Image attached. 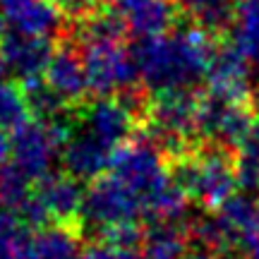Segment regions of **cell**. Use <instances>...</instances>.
Returning <instances> with one entry per match:
<instances>
[{
	"label": "cell",
	"instance_id": "6da1fadb",
	"mask_svg": "<svg viewBox=\"0 0 259 259\" xmlns=\"http://www.w3.org/2000/svg\"><path fill=\"white\" fill-rule=\"evenodd\" d=\"M213 44L204 29H168L132 48L139 79L154 94L183 92L209 72Z\"/></svg>",
	"mask_w": 259,
	"mask_h": 259
},
{
	"label": "cell",
	"instance_id": "7a4b0ae2",
	"mask_svg": "<svg viewBox=\"0 0 259 259\" xmlns=\"http://www.w3.org/2000/svg\"><path fill=\"white\" fill-rule=\"evenodd\" d=\"M79 53L89 92L96 96H120L139 79L135 56L122 38H82Z\"/></svg>",
	"mask_w": 259,
	"mask_h": 259
},
{
	"label": "cell",
	"instance_id": "3957f363",
	"mask_svg": "<svg viewBox=\"0 0 259 259\" xmlns=\"http://www.w3.org/2000/svg\"><path fill=\"white\" fill-rule=\"evenodd\" d=\"M176 176L192 199L213 211L228 202L235 194V187L240 185L235 156H228L219 149L192 154L180 163V170Z\"/></svg>",
	"mask_w": 259,
	"mask_h": 259
},
{
	"label": "cell",
	"instance_id": "277c9868",
	"mask_svg": "<svg viewBox=\"0 0 259 259\" xmlns=\"http://www.w3.org/2000/svg\"><path fill=\"white\" fill-rule=\"evenodd\" d=\"M65 139H67V130L56 120H46V118L29 120L12 132L10 163L31 183H38L51 176L56 158L63 156Z\"/></svg>",
	"mask_w": 259,
	"mask_h": 259
},
{
	"label": "cell",
	"instance_id": "5b68a950",
	"mask_svg": "<svg viewBox=\"0 0 259 259\" xmlns=\"http://www.w3.org/2000/svg\"><path fill=\"white\" fill-rule=\"evenodd\" d=\"M84 192L72 176H46L34 183L27 202L22 204L17 216L22 221L41 226V223H67L77 213H82Z\"/></svg>",
	"mask_w": 259,
	"mask_h": 259
},
{
	"label": "cell",
	"instance_id": "8992f818",
	"mask_svg": "<svg viewBox=\"0 0 259 259\" xmlns=\"http://www.w3.org/2000/svg\"><path fill=\"white\" fill-rule=\"evenodd\" d=\"M257 122L247 99L209 92L199 106V135L219 147L235 149Z\"/></svg>",
	"mask_w": 259,
	"mask_h": 259
},
{
	"label": "cell",
	"instance_id": "52a82bcc",
	"mask_svg": "<svg viewBox=\"0 0 259 259\" xmlns=\"http://www.w3.org/2000/svg\"><path fill=\"white\" fill-rule=\"evenodd\" d=\"M199 106L202 99H197L192 89L156 94L147 108L154 137L163 139L170 147H180L199 135Z\"/></svg>",
	"mask_w": 259,
	"mask_h": 259
},
{
	"label": "cell",
	"instance_id": "ba28073f",
	"mask_svg": "<svg viewBox=\"0 0 259 259\" xmlns=\"http://www.w3.org/2000/svg\"><path fill=\"white\" fill-rule=\"evenodd\" d=\"M77 127L118 151L135 132V111L120 96H96V101L84 108Z\"/></svg>",
	"mask_w": 259,
	"mask_h": 259
},
{
	"label": "cell",
	"instance_id": "9c48e42d",
	"mask_svg": "<svg viewBox=\"0 0 259 259\" xmlns=\"http://www.w3.org/2000/svg\"><path fill=\"white\" fill-rule=\"evenodd\" d=\"M0 56L5 60L8 72L24 82H31L46 72L48 63L53 58V44L48 41V36L8 31L0 41Z\"/></svg>",
	"mask_w": 259,
	"mask_h": 259
},
{
	"label": "cell",
	"instance_id": "30bf717a",
	"mask_svg": "<svg viewBox=\"0 0 259 259\" xmlns=\"http://www.w3.org/2000/svg\"><path fill=\"white\" fill-rule=\"evenodd\" d=\"M108 5L113 15L122 22L125 31L137 38L168 31L178 12L173 0H108Z\"/></svg>",
	"mask_w": 259,
	"mask_h": 259
},
{
	"label": "cell",
	"instance_id": "8fae6325",
	"mask_svg": "<svg viewBox=\"0 0 259 259\" xmlns=\"http://www.w3.org/2000/svg\"><path fill=\"white\" fill-rule=\"evenodd\" d=\"M113 156L115 151L92 137L89 132L79 127L67 132V139L63 144V163L67 173L77 180H96L103 176V170L111 168Z\"/></svg>",
	"mask_w": 259,
	"mask_h": 259
},
{
	"label": "cell",
	"instance_id": "7c38bea8",
	"mask_svg": "<svg viewBox=\"0 0 259 259\" xmlns=\"http://www.w3.org/2000/svg\"><path fill=\"white\" fill-rule=\"evenodd\" d=\"M0 12L10 31L31 36H51L63 22L53 0H0Z\"/></svg>",
	"mask_w": 259,
	"mask_h": 259
},
{
	"label": "cell",
	"instance_id": "4fadbf2b",
	"mask_svg": "<svg viewBox=\"0 0 259 259\" xmlns=\"http://www.w3.org/2000/svg\"><path fill=\"white\" fill-rule=\"evenodd\" d=\"M44 82L56 94L63 106L82 101V96L89 92L82 53H77L67 46L53 51V58H51L46 72H44Z\"/></svg>",
	"mask_w": 259,
	"mask_h": 259
},
{
	"label": "cell",
	"instance_id": "5bb4252c",
	"mask_svg": "<svg viewBox=\"0 0 259 259\" xmlns=\"http://www.w3.org/2000/svg\"><path fill=\"white\" fill-rule=\"evenodd\" d=\"M209 92L233 96V99H250V60L235 46L216 48L209 63Z\"/></svg>",
	"mask_w": 259,
	"mask_h": 259
},
{
	"label": "cell",
	"instance_id": "9a60e30c",
	"mask_svg": "<svg viewBox=\"0 0 259 259\" xmlns=\"http://www.w3.org/2000/svg\"><path fill=\"white\" fill-rule=\"evenodd\" d=\"M187 252V231H183L178 221H154L142 238L144 259H185Z\"/></svg>",
	"mask_w": 259,
	"mask_h": 259
},
{
	"label": "cell",
	"instance_id": "2e32d148",
	"mask_svg": "<svg viewBox=\"0 0 259 259\" xmlns=\"http://www.w3.org/2000/svg\"><path fill=\"white\" fill-rule=\"evenodd\" d=\"M29 259H92L70 228L53 226L36 233L29 242Z\"/></svg>",
	"mask_w": 259,
	"mask_h": 259
},
{
	"label": "cell",
	"instance_id": "e0dca14e",
	"mask_svg": "<svg viewBox=\"0 0 259 259\" xmlns=\"http://www.w3.org/2000/svg\"><path fill=\"white\" fill-rule=\"evenodd\" d=\"M233 44L250 63L259 65V0H238L231 22Z\"/></svg>",
	"mask_w": 259,
	"mask_h": 259
},
{
	"label": "cell",
	"instance_id": "ac0fdd59",
	"mask_svg": "<svg viewBox=\"0 0 259 259\" xmlns=\"http://www.w3.org/2000/svg\"><path fill=\"white\" fill-rule=\"evenodd\" d=\"M235 5L238 0H178V8L206 34L231 24Z\"/></svg>",
	"mask_w": 259,
	"mask_h": 259
},
{
	"label": "cell",
	"instance_id": "d6986e66",
	"mask_svg": "<svg viewBox=\"0 0 259 259\" xmlns=\"http://www.w3.org/2000/svg\"><path fill=\"white\" fill-rule=\"evenodd\" d=\"M235 166L240 187H245L247 192H259V118L235 147Z\"/></svg>",
	"mask_w": 259,
	"mask_h": 259
},
{
	"label": "cell",
	"instance_id": "ffe728a7",
	"mask_svg": "<svg viewBox=\"0 0 259 259\" xmlns=\"http://www.w3.org/2000/svg\"><path fill=\"white\" fill-rule=\"evenodd\" d=\"M31 120L27 92L10 82H0V130L15 132Z\"/></svg>",
	"mask_w": 259,
	"mask_h": 259
},
{
	"label": "cell",
	"instance_id": "44dd1931",
	"mask_svg": "<svg viewBox=\"0 0 259 259\" xmlns=\"http://www.w3.org/2000/svg\"><path fill=\"white\" fill-rule=\"evenodd\" d=\"M29 238L15 211H0V259H29Z\"/></svg>",
	"mask_w": 259,
	"mask_h": 259
},
{
	"label": "cell",
	"instance_id": "7402d4cb",
	"mask_svg": "<svg viewBox=\"0 0 259 259\" xmlns=\"http://www.w3.org/2000/svg\"><path fill=\"white\" fill-rule=\"evenodd\" d=\"M31 187H34V183L27 176H22L12 163H5L0 168V204L8 211L17 213L22 209V204L27 202Z\"/></svg>",
	"mask_w": 259,
	"mask_h": 259
},
{
	"label": "cell",
	"instance_id": "603a6c76",
	"mask_svg": "<svg viewBox=\"0 0 259 259\" xmlns=\"http://www.w3.org/2000/svg\"><path fill=\"white\" fill-rule=\"evenodd\" d=\"M92 259H144V254L132 250V245H122V242H111L101 245L92 252Z\"/></svg>",
	"mask_w": 259,
	"mask_h": 259
},
{
	"label": "cell",
	"instance_id": "cb8c5ba5",
	"mask_svg": "<svg viewBox=\"0 0 259 259\" xmlns=\"http://www.w3.org/2000/svg\"><path fill=\"white\" fill-rule=\"evenodd\" d=\"M63 15H70V17L84 19L89 17L92 12H96V0H53Z\"/></svg>",
	"mask_w": 259,
	"mask_h": 259
},
{
	"label": "cell",
	"instance_id": "d4e9b609",
	"mask_svg": "<svg viewBox=\"0 0 259 259\" xmlns=\"http://www.w3.org/2000/svg\"><path fill=\"white\" fill-rule=\"evenodd\" d=\"M10 154H12V142L5 135V130H0V168L10 163Z\"/></svg>",
	"mask_w": 259,
	"mask_h": 259
},
{
	"label": "cell",
	"instance_id": "484cf974",
	"mask_svg": "<svg viewBox=\"0 0 259 259\" xmlns=\"http://www.w3.org/2000/svg\"><path fill=\"white\" fill-rule=\"evenodd\" d=\"M185 259H219V252L211 250V247H199V250H190L185 254Z\"/></svg>",
	"mask_w": 259,
	"mask_h": 259
},
{
	"label": "cell",
	"instance_id": "4316f807",
	"mask_svg": "<svg viewBox=\"0 0 259 259\" xmlns=\"http://www.w3.org/2000/svg\"><path fill=\"white\" fill-rule=\"evenodd\" d=\"M247 257H250V259H259V242L250 250V254H247Z\"/></svg>",
	"mask_w": 259,
	"mask_h": 259
},
{
	"label": "cell",
	"instance_id": "83f0119b",
	"mask_svg": "<svg viewBox=\"0 0 259 259\" xmlns=\"http://www.w3.org/2000/svg\"><path fill=\"white\" fill-rule=\"evenodd\" d=\"M5 72H8V67H5V60H3V56H0V82H3Z\"/></svg>",
	"mask_w": 259,
	"mask_h": 259
},
{
	"label": "cell",
	"instance_id": "f1b7e54d",
	"mask_svg": "<svg viewBox=\"0 0 259 259\" xmlns=\"http://www.w3.org/2000/svg\"><path fill=\"white\" fill-rule=\"evenodd\" d=\"M3 24H5V19H3V12H0V31H3Z\"/></svg>",
	"mask_w": 259,
	"mask_h": 259
}]
</instances>
